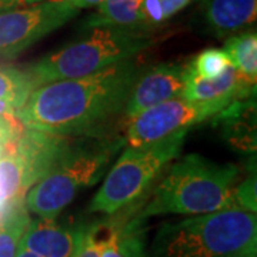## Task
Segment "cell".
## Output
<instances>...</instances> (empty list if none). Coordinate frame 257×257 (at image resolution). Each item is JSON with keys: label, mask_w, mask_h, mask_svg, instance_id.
Wrapping results in <instances>:
<instances>
[{"label": "cell", "mask_w": 257, "mask_h": 257, "mask_svg": "<svg viewBox=\"0 0 257 257\" xmlns=\"http://www.w3.org/2000/svg\"><path fill=\"white\" fill-rule=\"evenodd\" d=\"M142 70L133 57L86 77L42 84L18 119L26 128L66 138L89 133L123 111Z\"/></svg>", "instance_id": "6da1fadb"}, {"label": "cell", "mask_w": 257, "mask_h": 257, "mask_svg": "<svg viewBox=\"0 0 257 257\" xmlns=\"http://www.w3.org/2000/svg\"><path fill=\"white\" fill-rule=\"evenodd\" d=\"M239 175V166L216 163L197 153L186 155L162 177L138 220L166 214L192 217L240 209L234 196Z\"/></svg>", "instance_id": "7a4b0ae2"}, {"label": "cell", "mask_w": 257, "mask_h": 257, "mask_svg": "<svg viewBox=\"0 0 257 257\" xmlns=\"http://www.w3.org/2000/svg\"><path fill=\"white\" fill-rule=\"evenodd\" d=\"M251 256H257V217L243 209L166 223L153 241V257Z\"/></svg>", "instance_id": "3957f363"}, {"label": "cell", "mask_w": 257, "mask_h": 257, "mask_svg": "<svg viewBox=\"0 0 257 257\" xmlns=\"http://www.w3.org/2000/svg\"><path fill=\"white\" fill-rule=\"evenodd\" d=\"M155 42L153 35L142 29H89L82 39L39 59L32 64L29 73L37 87L57 80L86 77L136 57Z\"/></svg>", "instance_id": "277c9868"}, {"label": "cell", "mask_w": 257, "mask_h": 257, "mask_svg": "<svg viewBox=\"0 0 257 257\" xmlns=\"http://www.w3.org/2000/svg\"><path fill=\"white\" fill-rule=\"evenodd\" d=\"M120 140H100L89 145L72 143L62 157L25 196L29 213L39 219H56L79 193L96 184L119 149Z\"/></svg>", "instance_id": "5b68a950"}, {"label": "cell", "mask_w": 257, "mask_h": 257, "mask_svg": "<svg viewBox=\"0 0 257 257\" xmlns=\"http://www.w3.org/2000/svg\"><path fill=\"white\" fill-rule=\"evenodd\" d=\"M189 130H180L152 146L124 147L94 194L89 210L111 216L136 202L166 166L180 155Z\"/></svg>", "instance_id": "8992f818"}, {"label": "cell", "mask_w": 257, "mask_h": 257, "mask_svg": "<svg viewBox=\"0 0 257 257\" xmlns=\"http://www.w3.org/2000/svg\"><path fill=\"white\" fill-rule=\"evenodd\" d=\"M72 143L66 136L25 128L9 150L0 156V200L22 202Z\"/></svg>", "instance_id": "52a82bcc"}, {"label": "cell", "mask_w": 257, "mask_h": 257, "mask_svg": "<svg viewBox=\"0 0 257 257\" xmlns=\"http://www.w3.org/2000/svg\"><path fill=\"white\" fill-rule=\"evenodd\" d=\"M224 107L220 103L190 101L183 97L163 101L127 121L124 143L130 147L152 146L180 130L211 119Z\"/></svg>", "instance_id": "ba28073f"}, {"label": "cell", "mask_w": 257, "mask_h": 257, "mask_svg": "<svg viewBox=\"0 0 257 257\" xmlns=\"http://www.w3.org/2000/svg\"><path fill=\"white\" fill-rule=\"evenodd\" d=\"M66 0L0 12V59H13L77 15Z\"/></svg>", "instance_id": "9c48e42d"}, {"label": "cell", "mask_w": 257, "mask_h": 257, "mask_svg": "<svg viewBox=\"0 0 257 257\" xmlns=\"http://www.w3.org/2000/svg\"><path fill=\"white\" fill-rule=\"evenodd\" d=\"M187 74L189 63H160L146 72L142 70L123 109L126 120L130 121L163 101L182 97Z\"/></svg>", "instance_id": "30bf717a"}, {"label": "cell", "mask_w": 257, "mask_h": 257, "mask_svg": "<svg viewBox=\"0 0 257 257\" xmlns=\"http://www.w3.org/2000/svg\"><path fill=\"white\" fill-rule=\"evenodd\" d=\"M90 227L63 226L56 219H32L22 240V247L39 257H76L82 250Z\"/></svg>", "instance_id": "8fae6325"}, {"label": "cell", "mask_w": 257, "mask_h": 257, "mask_svg": "<svg viewBox=\"0 0 257 257\" xmlns=\"http://www.w3.org/2000/svg\"><path fill=\"white\" fill-rule=\"evenodd\" d=\"M254 93L256 83L250 82L234 67H230L216 79H202L189 70L182 97L190 101L220 103L223 106H229L233 101L248 99Z\"/></svg>", "instance_id": "7c38bea8"}, {"label": "cell", "mask_w": 257, "mask_h": 257, "mask_svg": "<svg viewBox=\"0 0 257 257\" xmlns=\"http://www.w3.org/2000/svg\"><path fill=\"white\" fill-rule=\"evenodd\" d=\"M202 19L206 32L227 39L248 30L256 23L257 0H202Z\"/></svg>", "instance_id": "4fadbf2b"}, {"label": "cell", "mask_w": 257, "mask_h": 257, "mask_svg": "<svg viewBox=\"0 0 257 257\" xmlns=\"http://www.w3.org/2000/svg\"><path fill=\"white\" fill-rule=\"evenodd\" d=\"M213 126L219 127L223 139L240 153H254L256 138V100L243 99L230 103L213 117Z\"/></svg>", "instance_id": "5bb4252c"}, {"label": "cell", "mask_w": 257, "mask_h": 257, "mask_svg": "<svg viewBox=\"0 0 257 257\" xmlns=\"http://www.w3.org/2000/svg\"><path fill=\"white\" fill-rule=\"evenodd\" d=\"M142 3L143 0H104L84 20L83 28L142 29Z\"/></svg>", "instance_id": "9a60e30c"}, {"label": "cell", "mask_w": 257, "mask_h": 257, "mask_svg": "<svg viewBox=\"0 0 257 257\" xmlns=\"http://www.w3.org/2000/svg\"><path fill=\"white\" fill-rule=\"evenodd\" d=\"M30 220L25 203H10L0 216V257H16Z\"/></svg>", "instance_id": "2e32d148"}, {"label": "cell", "mask_w": 257, "mask_h": 257, "mask_svg": "<svg viewBox=\"0 0 257 257\" xmlns=\"http://www.w3.org/2000/svg\"><path fill=\"white\" fill-rule=\"evenodd\" d=\"M233 67L250 82H257V35L256 32H241L226 39L221 49Z\"/></svg>", "instance_id": "e0dca14e"}, {"label": "cell", "mask_w": 257, "mask_h": 257, "mask_svg": "<svg viewBox=\"0 0 257 257\" xmlns=\"http://www.w3.org/2000/svg\"><path fill=\"white\" fill-rule=\"evenodd\" d=\"M36 87V82L29 70L0 66V100L15 101L23 107Z\"/></svg>", "instance_id": "ac0fdd59"}, {"label": "cell", "mask_w": 257, "mask_h": 257, "mask_svg": "<svg viewBox=\"0 0 257 257\" xmlns=\"http://www.w3.org/2000/svg\"><path fill=\"white\" fill-rule=\"evenodd\" d=\"M230 67L233 64L221 49H206L189 63L190 73L202 79H216Z\"/></svg>", "instance_id": "d6986e66"}, {"label": "cell", "mask_w": 257, "mask_h": 257, "mask_svg": "<svg viewBox=\"0 0 257 257\" xmlns=\"http://www.w3.org/2000/svg\"><path fill=\"white\" fill-rule=\"evenodd\" d=\"M99 248L100 257H135L128 241L121 237L114 226L107 227L104 234H99Z\"/></svg>", "instance_id": "ffe728a7"}, {"label": "cell", "mask_w": 257, "mask_h": 257, "mask_svg": "<svg viewBox=\"0 0 257 257\" xmlns=\"http://www.w3.org/2000/svg\"><path fill=\"white\" fill-rule=\"evenodd\" d=\"M256 170L250 172L248 176L236 186L234 189V196H236V203L240 209L243 210L256 213L257 210V194H256Z\"/></svg>", "instance_id": "44dd1931"}, {"label": "cell", "mask_w": 257, "mask_h": 257, "mask_svg": "<svg viewBox=\"0 0 257 257\" xmlns=\"http://www.w3.org/2000/svg\"><path fill=\"white\" fill-rule=\"evenodd\" d=\"M76 257H100V248H99V229L90 227L87 237L83 243L82 250Z\"/></svg>", "instance_id": "7402d4cb"}, {"label": "cell", "mask_w": 257, "mask_h": 257, "mask_svg": "<svg viewBox=\"0 0 257 257\" xmlns=\"http://www.w3.org/2000/svg\"><path fill=\"white\" fill-rule=\"evenodd\" d=\"M49 2H59V0H0V12L25 9V8L36 6L40 3H49Z\"/></svg>", "instance_id": "603a6c76"}, {"label": "cell", "mask_w": 257, "mask_h": 257, "mask_svg": "<svg viewBox=\"0 0 257 257\" xmlns=\"http://www.w3.org/2000/svg\"><path fill=\"white\" fill-rule=\"evenodd\" d=\"M159 2H160L163 18H165L166 22L170 18H173L180 10H183L192 0H159Z\"/></svg>", "instance_id": "cb8c5ba5"}, {"label": "cell", "mask_w": 257, "mask_h": 257, "mask_svg": "<svg viewBox=\"0 0 257 257\" xmlns=\"http://www.w3.org/2000/svg\"><path fill=\"white\" fill-rule=\"evenodd\" d=\"M73 9H87V8H97L104 0H66Z\"/></svg>", "instance_id": "d4e9b609"}, {"label": "cell", "mask_w": 257, "mask_h": 257, "mask_svg": "<svg viewBox=\"0 0 257 257\" xmlns=\"http://www.w3.org/2000/svg\"><path fill=\"white\" fill-rule=\"evenodd\" d=\"M22 109V106L10 100H0V116L5 114H18V111Z\"/></svg>", "instance_id": "484cf974"}, {"label": "cell", "mask_w": 257, "mask_h": 257, "mask_svg": "<svg viewBox=\"0 0 257 257\" xmlns=\"http://www.w3.org/2000/svg\"><path fill=\"white\" fill-rule=\"evenodd\" d=\"M16 257H39V256H37V254H35V253H32V251H29L28 248H25L20 246Z\"/></svg>", "instance_id": "4316f807"}, {"label": "cell", "mask_w": 257, "mask_h": 257, "mask_svg": "<svg viewBox=\"0 0 257 257\" xmlns=\"http://www.w3.org/2000/svg\"><path fill=\"white\" fill-rule=\"evenodd\" d=\"M251 257H257V256H251Z\"/></svg>", "instance_id": "83f0119b"}]
</instances>
